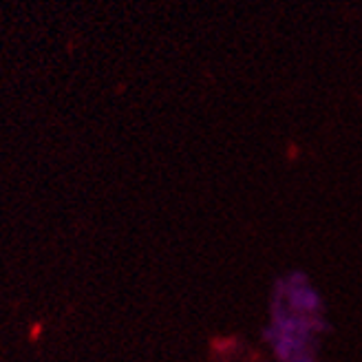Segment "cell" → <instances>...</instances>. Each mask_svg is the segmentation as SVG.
Masks as SVG:
<instances>
[{
  "label": "cell",
  "instance_id": "6da1fadb",
  "mask_svg": "<svg viewBox=\"0 0 362 362\" xmlns=\"http://www.w3.org/2000/svg\"><path fill=\"white\" fill-rule=\"evenodd\" d=\"M300 362H307V360H300Z\"/></svg>",
  "mask_w": 362,
  "mask_h": 362
}]
</instances>
